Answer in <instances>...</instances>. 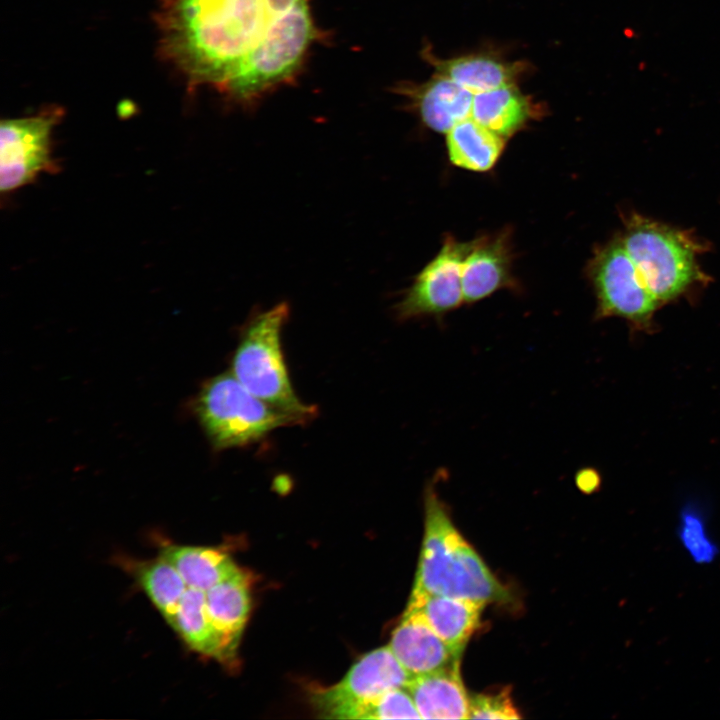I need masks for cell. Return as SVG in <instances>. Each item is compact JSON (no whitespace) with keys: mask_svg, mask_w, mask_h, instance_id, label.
I'll return each instance as SVG.
<instances>
[{"mask_svg":"<svg viewBox=\"0 0 720 720\" xmlns=\"http://www.w3.org/2000/svg\"><path fill=\"white\" fill-rule=\"evenodd\" d=\"M388 645L399 662L413 676L460 663L461 655L455 653L433 631L417 609L406 608Z\"/></svg>","mask_w":720,"mask_h":720,"instance_id":"10","label":"cell"},{"mask_svg":"<svg viewBox=\"0 0 720 720\" xmlns=\"http://www.w3.org/2000/svg\"><path fill=\"white\" fill-rule=\"evenodd\" d=\"M485 604L441 595L409 597L407 608L417 609L433 631L458 655L479 626Z\"/></svg>","mask_w":720,"mask_h":720,"instance_id":"14","label":"cell"},{"mask_svg":"<svg viewBox=\"0 0 720 720\" xmlns=\"http://www.w3.org/2000/svg\"><path fill=\"white\" fill-rule=\"evenodd\" d=\"M435 73L445 76L473 94L515 84L526 70L522 62H506L488 53L442 59L431 52L424 54Z\"/></svg>","mask_w":720,"mask_h":720,"instance_id":"15","label":"cell"},{"mask_svg":"<svg viewBox=\"0 0 720 720\" xmlns=\"http://www.w3.org/2000/svg\"><path fill=\"white\" fill-rule=\"evenodd\" d=\"M577 482L584 491L593 492L599 486L600 478L597 472L592 469H585L578 473Z\"/></svg>","mask_w":720,"mask_h":720,"instance_id":"24","label":"cell"},{"mask_svg":"<svg viewBox=\"0 0 720 720\" xmlns=\"http://www.w3.org/2000/svg\"><path fill=\"white\" fill-rule=\"evenodd\" d=\"M413 677L387 645L364 654L336 684L314 691L311 703L322 718H330L390 689L406 688Z\"/></svg>","mask_w":720,"mask_h":720,"instance_id":"9","label":"cell"},{"mask_svg":"<svg viewBox=\"0 0 720 720\" xmlns=\"http://www.w3.org/2000/svg\"><path fill=\"white\" fill-rule=\"evenodd\" d=\"M678 536L697 564H709L719 553L718 547L707 534L703 514L695 505H686L681 510Z\"/></svg>","mask_w":720,"mask_h":720,"instance_id":"22","label":"cell"},{"mask_svg":"<svg viewBox=\"0 0 720 720\" xmlns=\"http://www.w3.org/2000/svg\"><path fill=\"white\" fill-rule=\"evenodd\" d=\"M620 239L660 305L710 281L698 261L705 246L688 231L631 213Z\"/></svg>","mask_w":720,"mask_h":720,"instance_id":"3","label":"cell"},{"mask_svg":"<svg viewBox=\"0 0 720 720\" xmlns=\"http://www.w3.org/2000/svg\"><path fill=\"white\" fill-rule=\"evenodd\" d=\"M158 18L161 49L191 84L246 102L289 79L315 36L308 0H167Z\"/></svg>","mask_w":720,"mask_h":720,"instance_id":"1","label":"cell"},{"mask_svg":"<svg viewBox=\"0 0 720 720\" xmlns=\"http://www.w3.org/2000/svg\"><path fill=\"white\" fill-rule=\"evenodd\" d=\"M250 576L244 570L206 592L209 618L220 644V663H231L246 626L250 607Z\"/></svg>","mask_w":720,"mask_h":720,"instance_id":"11","label":"cell"},{"mask_svg":"<svg viewBox=\"0 0 720 720\" xmlns=\"http://www.w3.org/2000/svg\"><path fill=\"white\" fill-rule=\"evenodd\" d=\"M289 314V305L280 302L248 321L232 359V374L267 404L308 422L317 409L295 393L282 350L281 334Z\"/></svg>","mask_w":720,"mask_h":720,"instance_id":"4","label":"cell"},{"mask_svg":"<svg viewBox=\"0 0 720 720\" xmlns=\"http://www.w3.org/2000/svg\"><path fill=\"white\" fill-rule=\"evenodd\" d=\"M63 110L49 107L35 115L4 119L0 126V188L11 193L43 173L58 169L52 134Z\"/></svg>","mask_w":720,"mask_h":720,"instance_id":"7","label":"cell"},{"mask_svg":"<svg viewBox=\"0 0 720 720\" xmlns=\"http://www.w3.org/2000/svg\"><path fill=\"white\" fill-rule=\"evenodd\" d=\"M159 555L170 562L186 584L204 591L238 574L242 569L222 550L178 544H165Z\"/></svg>","mask_w":720,"mask_h":720,"instance_id":"18","label":"cell"},{"mask_svg":"<svg viewBox=\"0 0 720 720\" xmlns=\"http://www.w3.org/2000/svg\"><path fill=\"white\" fill-rule=\"evenodd\" d=\"M400 92L409 98L422 122L436 132L447 133L471 116L474 94L440 74L434 73L424 83L401 87Z\"/></svg>","mask_w":720,"mask_h":720,"instance_id":"12","label":"cell"},{"mask_svg":"<svg viewBox=\"0 0 720 720\" xmlns=\"http://www.w3.org/2000/svg\"><path fill=\"white\" fill-rule=\"evenodd\" d=\"M597 318L620 317L648 327L660 305L646 286L620 237L597 250L588 266Z\"/></svg>","mask_w":720,"mask_h":720,"instance_id":"6","label":"cell"},{"mask_svg":"<svg viewBox=\"0 0 720 720\" xmlns=\"http://www.w3.org/2000/svg\"><path fill=\"white\" fill-rule=\"evenodd\" d=\"M424 538L411 596L441 595L483 604L509 593L454 526L434 481L424 494Z\"/></svg>","mask_w":720,"mask_h":720,"instance_id":"2","label":"cell"},{"mask_svg":"<svg viewBox=\"0 0 720 720\" xmlns=\"http://www.w3.org/2000/svg\"><path fill=\"white\" fill-rule=\"evenodd\" d=\"M542 111L515 84L474 94L471 118L508 138L525 128Z\"/></svg>","mask_w":720,"mask_h":720,"instance_id":"17","label":"cell"},{"mask_svg":"<svg viewBox=\"0 0 720 720\" xmlns=\"http://www.w3.org/2000/svg\"><path fill=\"white\" fill-rule=\"evenodd\" d=\"M512 254L506 233L473 240L463 267L465 303H475L499 289L512 287Z\"/></svg>","mask_w":720,"mask_h":720,"instance_id":"13","label":"cell"},{"mask_svg":"<svg viewBox=\"0 0 720 720\" xmlns=\"http://www.w3.org/2000/svg\"><path fill=\"white\" fill-rule=\"evenodd\" d=\"M508 690L469 697V719H518Z\"/></svg>","mask_w":720,"mask_h":720,"instance_id":"23","label":"cell"},{"mask_svg":"<svg viewBox=\"0 0 720 720\" xmlns=\"http://www.w3.org/2000/svg\"><path fill=\"white\" fill-rule=\"evenodd\" d=\"M330 719H421V716L409 691L395 688L340 709Z\"/></svg>","mask_w":720,"mask_h":720,"instance_id":"21","label":"cell"},{"mask_svg":"<svg viewBox=\"0 0 720 720\" xmlns=\"http://www.w3.org/2000/svg\"><path fill=\"white\" fill-rule=\"evenodd\" d=\"M446 143L449 159L455 166L484 172L500 158L505 138L469 117L447 132Z\"/></svg>","mask_w":720,"mask_h":720,"instance_id":"20","label":"cell"},{"mask_svg":"<svg viewBox=\"0 0 720 720\" xmlns=\"http://www.w3.org/2000/svg\"><path fill=\"white\" fill-rule=\"evenodd\" d=\"M206 592L185 583L167 623L192 650L219 661L220 644L209 618Z\"/></svg>","mask_w":720,"mask_h":720,"instance_id":"19","label":"cell"},{"mask_svg":"<svg viewBox=\"0 0 720 720\" xmlns=\"http://www.w3.org/2000/svg\"><path fill=\"white\" fill-rule=\"evenodd\" d=\"M196 411L218 450L246 446L278 428L306 423L255 396L232 373L215 376L203 385Z\"/></svg>","mask_w":720,"mask_h":720,"instance_id":"5","label":"cell"},{"mask_svg":"<svg viewBox=\"0 0 720 720\" xmlns=\"http://www.w3.org/2000/svg\"><path fill=\"white\" fill-rule=\"evenodd\" d=\"M459 664L414 676L406 689L421 719H469V696Z\"/></svg>","mask_w":720,"mask_h":720,"instance_id":"16","label":"cell"},{"mask_svg":"<svg viewBox=\"0 0 720 720\" xmlns=\"http://www.w3.org/2000/svg\"><path fill=\"white\" fill-rule=\"evenodd\" d=\"M473 241L448 236L438 254L419 272L397 303L401 321L421 317L441 318L464 301L463 267Z\"/></svg>","mask_w":720,"mask_h":720,"instance_id":"8","label":"cell"}]
</instances>
